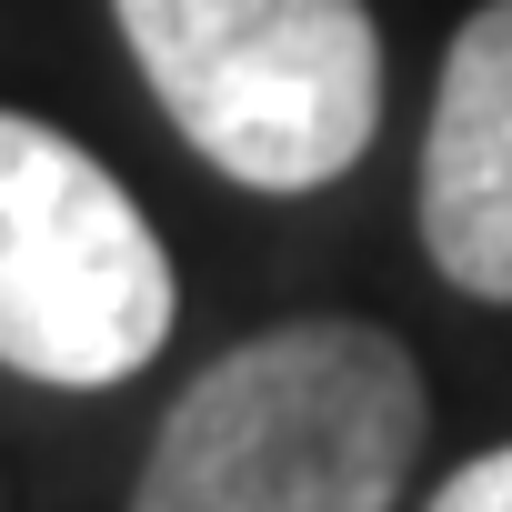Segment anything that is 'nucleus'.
I'll return each mask as SVG.
<instances>
[{"label": "nucleus", "mask_w": 512, "mask_h": 512, "mask_svg": "<svg viewBox=\"0 0 512 512\" xmlns=\"http://www.w3.org/2000/svg\"><path fill=\"white\" fill-rule=\"evenodd\" d=\"M181 322L171 251L71 131L0 111V372L41 392H121Z\"/></svg>", "instance_id": "nucleus-3"}, {"label": "nucleus", "mask_w": 512, "mask_h": 512, "mask_svg": "<svg viewBox=\"0 0 512 512\" xmlns=\"http://www.w3.org/2000/svg\"><path fill=\"white\" fill-rule=\"evenodd\" d=\"M422 512H512V442H492V452H472Z\"/></svg>", "instance_id": "nucleus-5"}, {"label": "nucleus", "mask_w": 512, "mask_h": 512, "mask_svg": "<svg viewBox=\"0 0 512 512\" xmlns=\"http://www.w3.org/2000/svg\"><path fill=\"white\" fill-rule=\"evenodd\" d=\"M161 121L241 191H332L382 131L372 0H111Z\"/></svg>", "instance_id": "nucleus-2"}, {"label": "nucleus", "mask_w": 512, "mask_h": 512, "mask_svg": "<svg viewBox=\"0 0 512 512\" xmlns=\"http://www.w3.org/2000/svg\"><path fill=\"white\" fill-rule=\"evenodd\" d=\"M412 221L462 302L512 312V0H482L442 51Z\"/></svg>", "instance_id": "nucleus-4"}, {"label": "nucleus", "mask_w": 512, "mask_h": 512, "mask_svg": "<svg viewBox=\"0 0 512 512\" xmlns=\"http://www.w3.org/2000/svg\"><path fill=\"white\" fill-rule=\"evenodd\" d=\"M432 432L422 362L362 312H292L211 352L131 482V512H392Z\"/></svg>", "instance_id": "nucleus-1"}]
</instances>
